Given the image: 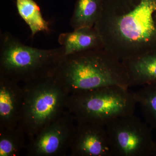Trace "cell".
<instances>
[{"instance_id": "obj_1", "label": "cell", "mask_w": 156, "mask_h": 156, "mask_svg": "<svg viewBox=\"0 0 156 156\" xmlns=\"http://www.w3.org/2000/svg\"><path fill=\"white\" fill-rule=\"evenodd\" d=\"M53 75L73 94L109 86L129 88L122 62L104 48L64 56Z\"/></svg>"}, {"instance_id": "obj_2", "label": "cell", "mask_w": 156, "mask_h": 156, "mask_svg": "<svg viewBox=\"0 0 156 156\" xmlns=\"http://www.w3.org/2000/svg\"><path fill=\"white\" fill-rule=\"evenodd\" d=\"M64 56L61 47L34 48L24 44L10 33H1L0 67L3 76L29 82L53 75Z\"/></svg>"}, {"instance_id": "obj_3", "label": "cell", "mask_w": 156, "mask_h": 156, "mask_svg": "<svg viewBox=\"0 0 156 156\" xmlns=\"http://www.w3.org/2000/svg\"><path fill=\"white\" fill-rule=\"evenodd\" d=\"M136 104L134 92L119 86L74 93L68 101L78 122L104 126L119 117L134 113Z\"/></svg>"}, {"instance_id": "obj_4", "label": "cell", "mask_w": 156, "mask_h": 156, "mask_svg": "<svg viewBox=\"0 0 156 156\" xmlns=\"http://www.w3.org/2000/svg\"><path fill=\"white\" fill-rule=\"evenodd\" d=\"M24 95L22 118L30 133L34 134L53 122L65 102L64 89L53 75L29 81Z\"/></svg>"}, {"instance_id": "obj_5", "label": "cell", "mask_w": 156, "mask_h": 156, "mask_svg": "<svg viewBox=\"0 0 156 156\" xmlns=\"http://www.w3.org/2000/svg\"><path fill=\"white\" fill-rule=\"evenodd\" d=\"M105 127L112 156H153L152 129L134 113L119 117Z\"/></svg>"}, {"instance_id": "obj_6", "label": "cell", "mask_w": 156, "mask_h": 156, "mask_svg": "<svg viewBox=\"0 0 156 156\" xmlns=\"http://www.w3.org/2000/svg\"><path fill=\"white\" fill-rule=\"evenodd\" d=\"M73 154L79 156H112L106 127L78 122L72 144Z\"/></svg>"}, {"instance_id": "obj_7", "label": "cell", "mask_w": 156, "mask_h": 156, "mask_svg": "<svg viewBox=\"0 0 156 156\" xmlns=\"http://www.w3.org/2000/svg\"><path fill=\"white\" fill-rule=\"evenodd\" d=\"M76 128H73L72 123L68 126L64 121L55 120L39 133L33 146V154L39 156L57 154L68 140L73 142Z\"/></svg>"}, {"instance_id": "obj_8", "label": "cell", "mask_w": 156, "mask_h": 156, "mask_svg": "<svg viewBox=\"0 0 156 156\" xmlns=\"http://www.w3.org/2000/svg\"><path fill=\"white\" fill-rule=\"evenodd\" d=\"M58 41L63 49L64 56L104 48L101 37L94 27L62 33Z\"/></svg>"}, {"instance_id": "obj_9", "label": "cell", "mask_w": 156, "mask_h": 156, "mask_svg": "<svg viewBox=\"0 0 156 156\" xmlns=\"http://www.w3.org/2000/svg\"><path fill=\"white\" fill-rule=\"evenodd\" d=\"M122 61L128 74L129 87L156 83V51Z\"/></svg>"}, {"instance_id": "obj_10", "label": "cell", "mask_w": 156, "mask_h": 156, "mask_svg": "<svg viewBox=\"0 0 156 156\" xmlns=\"http://www.w3.org/2000/svg\"><path fill=\"white\" fill-rule=\"evenodd\" d=\"M0 85V117L5 124L12 122L22 111L23 102L16 86V81L1 76Z\"/></svg>"}, {"instance_id": "obj_11", "label": "cell", "mask_w": 156, "mask_h": 156, "mask_svg": "<svg viewBox=\"0 0 156 156\" xmlns=\"http://www.w3.org/2000/svg\"><path fill=\"white\" fill-rule=\"evenodd\" d=\"M104 2V0H76L70 22L73 30L94 27L100 17Z\"/></svg>"}, {"instance_id": "obj_12", "label": "cell", "mask_w": 156, "mask_h": 156, "mask_svg": "<svg viewBox=\"0 0 156 156\" xmlns=\"http://www.w3.org/2000/svg\"><path fill=\"white\" fill-rule=\"evenodd\" d=\"M17 12L28 25L33 38L38 33L49 32L50 23L43 17L41 9L34 0H15Z\"/></svg>"}, {"instance_id": "obj_13", "label": "cell", "mask_w": 156, "mask_h": 156, "mask_svg": "<svg viewBox=\"0 0 156 156\" xmlns=\"http://www.w3.org/2000/svg\"><path fill=\"white\" fill-rule=\"evenodd\" d=\"M134 94L145 122L156 130V83L143 86Z\"/></svg>"}, {"instance_id": "obj_14", "label": "cell", "mask_w": 156, "mask_h": 156, "mask_svg": "<svg viewBox=\"0 0 156 156\" xmlns=\"http://www.w3.org/2000/svg\"><path fill=\"white\" fill-rule=\"evenodd\" d=\"M17 151V144L12 137L5 135L1 136L0 139V156H12L16 154Z\"/></svg>"}, {"instance_id": "obj_15", "label": "cell", "mask_w": 156, "mask_h": 156, "mask_svg": "<svg viewBox=\"0 0 156 156\" xmlns=\"http://www.w3.org/2000/svg\"><path fill=\"white\" fill-rule=\"evenodd\" d=\"M153 156H156V139L154 141V150Z\"/></svg>"}]
</instances>
